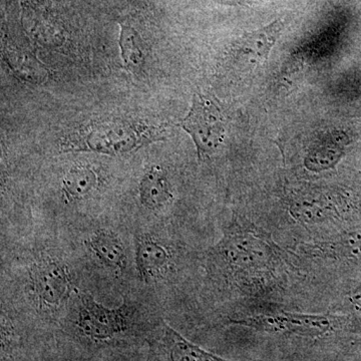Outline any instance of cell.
I'll return each mask as SVG.
<instances>
[{
    "label": "cell",
    "mask_w": 361,
    "mask_h": 361,
    "mask_svg": "<svg viewBox=\"0 0 361 361\" xmlns=\"http://www.w3.org/2000/svg\"><path fill=\"white\" fill-rule=\"evenodd\" d=\"M266 233L255 226L233 221L212 250V259L227 276L251 283L268 282L275 276L281 254Z\"/></svg>",
    "instance_id": "1"
},
{
    "label": "cell",
    "mask_w": 361,
    "mask_h": 361,
    "mask_svg": "<svg viewBox=\"0 0 361 361\" xmlns=\"http://www.w3.org/2000/svg\"><path fill=\"white\" fill-rule=\"evenodd\" d=\"M75 329L78 334L94 343H106L125 336L134 326L135 308L123 299L118 307H106L92 294H78Z\"/></svg>",
    "instance_id": "2"
},
{
    "label": "cell",
    "mask_w": 361,
    "mask_h": 361,
    "mask_svg": "<svg viewBox=\"0 0 361 361\" xmlns=\"http://www.w3.org/2000/svg\"><path fill=\"white\" fill-rule=\"evenodd\" d=\"M351 315L305 314V313L276 312L260 313L231 319L230 322L240 326L281 336H297L304 337H322L343 329L353 323Z\"/></svg>",
    "instance_id": "3"
},
{
    "label": "cell",
    "mask_w": 361,
    "mask_h": 361,
    "mask_svg": "<svg viewBox=\"0 0 361 361\" xmlns=\"http://www.w3.org/2000/svg\"><path fill=\"white\" fill-rule=\"evenodd\" d=\"M28 287L40 311L56 312L66 305L73 293L70 268L61 259L40 257L30 266Z\"/></svg>",
    "instance_id": "4"
},
{
    "label": "cell",
    "mask_w": 361,
    "mask_h": 361,
    "mask_svg": "<svg viewBox=\"0 0 361 361\" xmlns=\"http://www.w3.org/2000/svg\"><path fill=\"white\" fill-rule=\"evenodd\" d=\"M180 126L191 135L200 160L210 158L224 142V114L213 99L200 92L194 94L191 110Z\"/></svg>",
    "instance_id": "5"
},
{
    "label": "cell",
    "mask_w": 361,
    "mask_h": 361,
    "mask_svg": "<svg viewBox=\"0 0 361 361\" xmlns=\"http://www.w3.org/2000/svg\"><path fill=\"white\" fill-rule=\"evenodd\" d=\"M85 135L75 141L73 149L111 156L125 155L153 140L140 126L121 120L94 123Z\"/></svg>",
    "instance_id": "6"
},
{
    "label": "cell",
    "mask_w": 361,
    "mask_h": 361,
    "mask_svg": "<svg viewBox=\"0 0 361 361\" xmlns=\"http://www.w3.org/2000/svg\"><path fill=\"white\" fill-rule=\"evenodd\" d=\"M299 250L305 255L361 267V223L344 226L329 239L301 244Z\"/></svg>",
    "instance_id": "7"
},
{
    "label": "cell",
    "mask_w": 361,
    "mask_h": 361,
    "mask_svg": "<svg viewBox=\"0 0 361 361\" xmlns=\"http://www.w3.org/2000/svg\"><path fill=\"white\" fill-rule=\"evenodd\" d=\"M135 268L142 282L151 283L168 274L173 265V256L163 242L140 235L135 242Z\"/></svg>",
    "instance_id": "8"
},
{
    "label": "cell",
    "mask_w": 361,
    "mask_h": 361,
    "mask_svg": "<svg viewBox=\"0 0 361 361\" xmlns=\"http://www.w3.org/2000/svg\"><path fill=\"white\" fill-rule=\"evenodd\" d=\"M153 348L156 361H231L201 348L167 324Z\"/></svg>",
    "instance_id": "9"
},
{
    "label": "cell",
    "mask_w": 361,
    "mask_h": 361,
    "mask_svg": "<svg viewBox=\"0 0 361 361\" xmlns=\"http://www.w3.org/2000/svg\"><path fill=\"white\" fill-rule=\"evenodd\" d=\"M285 21L275 20L271 25L249 33H245L237 44V54L245 61V65L256 68L263 65L269 58L273 47L279 39Z\"/></svg>",
    "instance_id": "10"
},
{
    "label": "cell",
    "mask_w": 361,
    "mask_h": 361,
    "mask_svg": "<svg viewBox=\"0 0 361 361\" xmlns=\"http://www.w3.org/2000/svg\"><path fill=\"white\" fill-rule=\"evenodd\" d=\"M87 250L102 265L122 273L128 264L127 252L122 239L109 229H99L85 240Z\"/></svg>",
    "instance_id": "11"
},
{
    "label": "cell",
    "mask_w": 361,
    "mask_h": 361,
    "mask_svg": "<svg viewBox=\"0 0 361 361\" xmlns=\"http://www.w3.org/2000/svg\"><path fill=\"white\" fill-rule=\"evenodd\" d=\"M139 191L142 205L155 212L165 209L173 200L167 173L158 165L152 166L142 176Z\"/></svg>",
    "instance_id": "12"
},
{
    "label": "cell",
    "mask_w": 361,
    "mask_h": 361,
    "mask_svg": "<svg viewBox=\"0 0 361 361\" xmlns=\"http://www.w3.org/2000/svg\"><path fill=\"white\" fill-rule=\"evenodd\" d=\"M99 186V175L94 168L77 165L66 173L61 183L63 197L68 202L85 200Z\"/></svg>",
    "instance_id": "13"
},
{
    "label": "cell",
    "mask_w": 361,
    "mask_h": 361,
    "mask_svg": "<svg viewBox=\"0 0 361 361\" xmlns=\"http://www.w3.org/2000/svg\"><path fill=\"white\" fill-rule=\"evenodd\" d=\"M120 47L123 63L128 70H140L145 61L141 39L134 28L129 25H121Z\"/></svg>",
    "instance_id": "14"
},
{
    "label": "cell",
    "mask_w": 361,
    "mask_h": 361,
    "mask_svg": "<svg viewBox=\"0 0 361 361\" xmlns=\"http://www.w3.org/2000/svg\"><path fill=\"white\" fill-rule=\"evenodd\" d=\"M353 345H355V348L361 353V338L357 339V341L353 343Z\"/></svg>",
    "instance_id": "15"
}]
</instances>
